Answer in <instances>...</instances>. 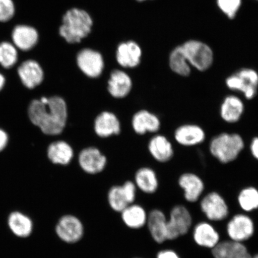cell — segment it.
<instances>
[{
  "instance_id": "obj_1",
  "label": "cell",
  "mask_w": 258,
  "mask_h": 258,
  "mask_svg": "<svg viewBox=\"0 0 258 258\" xmlns=\"http://www.w3.org/2000/svg\"><path fill=\"white\" fill-rule=\"evenodd\" d=\"M32 123L44 134L57 135L62 133L68 117L66 102L59 96L43 97L32 101L28 109Z\"/></svg>"
},
{
  "instance_id": "obj_2",
  "label": "cell",
  "mask_w": 258,
  "mask_h": 258,
  "mask_svg": "<svg viewBox=\"0 0 258 258\" xmlns=\"http://www.w3.org/2000/svg\"><path fill=\"white\" fill-rule=\"evenodd\" d=\"M93 24L92 18L88 12L78 8L71 9L63 16L59 33L67 43H78L88 36Z\"/></svg>"
},
{
  "instance_id": "obj_3",
  "label": "cell",
  "mask_w": 258,
  "mask_h": 258,
  "mask_svg": "<svg viewBox=\"0 0 258 258\" xmlns=\"http://www.w3.org/2000/svg\"><path fill=\"white\" fill-rule=\"evenodd\" d=\"M244 148V141L239 134L227 132L213 138L209 144L210 152L212 156L223 164L237 159Z\"/></svg>"
},
{
  "instance_id": "obj_4",
  "label": "cell",
  "mask_w": 258,
  "mask_h": 258,
  "mask_svg": "<svg viewBox=\"0 0 258 258\" xmlns=\"http://www.w3.org/2000/svg\"><path fill=\"white\" fill-rule=\"evenodd\" d=\"M225 85L232 91L240 92L247 100L253 99L258 90V73L251 69H242L227 77Z\"/></svg>"
},
{
  "instance_id": "obj_5",
  "label": "cell",
  "mask_w": 258,
  "mask_h": 258,
  "mask_svg": "<svg viewBox=\"0 0 258 258\" xmlns=\"http://www.w3.org/2000/svg\"><path fill=\"white\" fill-rule=\"evenodd\" d=\"M187 62L200 72L208 70L214 62V53L208 45L198 40L187 41L181 45Z\"/></svg>"
},
{
  "instance_id": "obj_6",
  "label": "cell",
  "mask_w": 258,
  "mask_h": 258,
  "mask_svg": "<svg viewBox=\"0 0 258 258\" xmlns=\"http://www.w3.org/2000/svg\"><path fill=\"white\" fill-rule=\"evenodd\" d=\"M54 231L57 237L63 243L74 244L83 239L85 228L78 217L73 214H66L58 219Z\"/></svg>"
},
{
  "instance_id": "obj_7",
  "label": "cell",
  "mask_w": 258,
  "mask_h": 258,
  "mask_svg": "<svg viewBox=\"0 0 258 258\" xmlns=\"http://www.w3.org/2000/svg\"><path fill=\"white\" fill-rule=\"evenodd\" d=\"M192 224V215L185 206H174L167 218V240H176L186 235L191 229Z\"/></svg>"
},
{
  "instance_id": "obj_8",
  "label": "cell",
  "mask_w": 258,
  "mask_h": 258,
  "mask_svg": "<svg viewBox=\"0 0 258 258\" xmlns=\"http://www.w3.org/2000/svg\"><path fill=\"white\" fill-rule=\"evenodd\" d=\"M10 40L21 53H29L39 43L40 33L34 25L16 24L10 33Z\"/></svg>"
},
{
  "instance_id": "obj_9",
  "label": "cell",
  "mask_w": 258,
  "mask_h": 258,
  "mask_svg": "<svg viewBox=\"0 0 258 258\" xmlns=\"http://www.w3.org/2000/svg\"><path fill=\"white\" fill-rule=\"evenodd\" d=\"M226 231L230 240L243 243L253 237L255 231V225L249 215L238 214L228 222Z\"/></svg>"
},
{
  "instance_id": "obj_10",
  "label": "cell",
  "mask_w": 258,
  "mask_h": 258,
  "mask_svg": "<svg viewBox=\"0 0 258 258\" xmlns=\"http://www.w3.org/2000/svg\"><path fill=\"white\" fill-rule=\"evenodd\" d=\"M201 209L209 221L219 222L228 217L229 208L220 194L212 191L206 195L201 202Z\"/></svg>"
},
{
  "instance_id": "obj_11",
  "label": "cell",
  "mask_w": 258,
  "mask_h": 258,
  "mask_svg": "<svg viewBox=\"0 0 258 258\" xmlns=\"http://www.w3.org/2000/svg\"><path fill=\"white\" fill-rule=\"evenodd\" d=\"M79 69L86 76L96 78L101 76L104 68L102 54L91 48H84L77 56Z\"/></svg>"
},
{
  "instance_id": "obj_12",
  "label": "cell",
  "mask_w": 258,
  "mask_h": 258,
  "mask_svg": "<svg viewBox=\"0 0 258 258\" xmlns=\"http://www.w3.org/2000/svg\"><path fill=\"white\" fill-rule=\"evenodd\" d=\"M17 73L21 82L28 89L36 88L43 82L44 71L39 62L33 59H25L19 64Z\"/></svg>"
},
{
  "instance_id": "obj_13",
  "label": "cell",
  "mask_w": 258,
  "mask_h": 258,
  "mask_svg": "<svg viewBox=\"0 0 258 258\" xmlns=\"http://www.w3.org/2000/svg\"><path fill=\"white\" fill-rule=\"evenodd\" d=\"M178 184L183 189L185 199L189 203L198 202L205 187L201 177L193 173H185L180 175Z\"/></svg>"
},
{
  "instance_id": "obj_14",
  "label": "cell",
  "mask_w": 258,
  "mask_h": 258,
  "mask_svg": "<svg viewBox=\"0 0 258 258\" xmlns=\"http://www.w3.org/2000/svg\"><path fill=\"white\" fill-rule=\"evenodd\" d=\"M174 138L182 146L193 147L205 141L206 134L203 128L198 125L185 124L176 129Z\"/></svg>"
},
{
  "instance_id": "obj_15",
  "label": "cell",
  "mask_w": 258,
  "mask_h": 258,
  "mask_svg": "<svg viewBox=\"0 0 258 258\" xmlns=\"http://www.w3.org/2000/svg\"><path fill=\"white\" fill-rule=\"evenodd\" d=\"M193 240L199 246L212 249L220 242V235L208 222H201L193 229Z\"/></svg>"
},
{
  "instance_id": "obj_16",
  "label": "cell",
  "mask_w": 258,
  "mask_h": 258,
  "mask_svg": "<svg viewBox=\"0 0 258 258\" xmlns=\"http://www.w3.org/2000/svg\"><path fill=\"white\" fill-rule=\"evenodd\" d=\"M167 218L160 209H155L148 213L147 226L153 240L157 244L167 241Z\"/></svg>"
},
{
  "instance_id": "obj_17",
  "label": "cell",
  "mask_w": 258,
  "mask_h": 258,
  "mask_svg": "<svg viewBox=\"0 0 258 258\" xmlns=\"http://www.w3.org/2000/svg\"><path fill=\"white\" fill-rule=\"evenodd\" d=\"M142 50L134 41L123 42L118 45L116 51V59L120 66L124 68H134L141 62Z\"/></svg>"
},
{
  "instance_id": "obj_18",
  "label": "cell",
  "mask_w": 258,
  "mask_h": 258,
  "mask_svg": "<svg viewBox=\"0 0 258 258\" xmlns=\"http://www.w3.org/2000/svg\"><path fill=\"white\" fill-rule=\"evenodd\" d=\"M79 164L86 173L96 174L102 172L105 168L106 159L98 149L90 147L80 153Z\"/></svg>"
},
{
  "instance_id": "obj_19",
  "label": "cell",
  "mask_w": 258,
  "mask_h": 258,
  "mask_svg": "<svg viewBox=\"0 0 258 258\" xmlns=\"http://www.w3.org/2000/svg\"><path fill=\"white\" fill-rule=\"evenodd\" d=\"M244 112V102L239 97L234 95H228L222 102L221 117L227 123L233 124L239 121Z\"/></svg>"
},
{
  "instance_id": "obj_20",
  "label": "cell",
  "mask_w": 258,
  "mask_h": 258,
  "mask_svg": "<svg viewBox=\"0 0 258 258\" xmlns=\"http://www.w3.org/2000/svg\"><path fill=\"white\" fill-rule=\"evenodd\" d=\"M120 214L123 224L131 230H140L147 225L148 214L143 206L132 203Z\"/></svg>"
},
{
  "instance_id": "obj_21",
  "label": "cell",
  "mask_w": 258,
  "mask_h": 258,
  "mask_svg": "<svg viewBox=\"0 0 258 258\" xmlns=\"http://www.w3.org/2000/svg\"><path fill=\"white\" fill-rule=\"evenodd\" d=\"M132 82L131 77L122 71L114 70L108 81V90L115 98H122L131 92Z\"/></svg>"
},
{
  "instance_id": "obj_22",
  "label": "cell",
  "mask_w": 258,
  "mask_h": 258,
  "mask_svg": "<svg viewBox=\"0 0 258 258\" xmlns=\"http://www.w3.org/2000/svg\"><path fill=\"white\" fill-rule=\"evenodd\" d=\"M95 131L99 137L106 138L120 132V124L115 115L110 112H103L96 117Z\"/></svg>"
},
{
  "instance_id": "obj_23",
  "label": "cell",
  "mask_w": 258,
  "mask_h": 258,
  "mask_svg": "<svg viewBox=\"0 0 258 258\" xmlns=\"http://www.w3.org/2000/svg\"><path fill=\"white\" fill-rule=\"evenodd\" d=\"M160 121L157 115L146 110L135 114L132 119V125L138 134L144 135L147 132H156L160 127Z\"/></svg>"
},
{
  "instance_id": "obj_24",
  "label": "cell",
  "mask_w": 258,
  "mask_h": 258,
  "mask_svg": "<svg viewBox=\"0 0 258 258\" xmlns=\"http://www.w3.org/2000/svg\"><path fill=\"white\" fill-rule=\"evenodd\" d=\"M148 149L154 159L161 163L172 159L174 154L172 143L163 135H156L151 139Z\"/></svg>"
},
{
  "instance_id": "obj_25",
  "label": "cell",
  "mask_w": 258,
  "mask_h": 258,
  "mask_svg": "<svg viewBox=\"0 0 258 258\" xmlns=\"http://www.w3.org/2000/svg\"><path fill=\"white\" fill-rule=\"evenodd\" d=\"M211 250L214 258H238L249 253L244 243L231 240L219 242Z\"/></svg>"
},
{
  "instance_id": "obj_26",
  "label": "cell",
  "mask_w": 258,
  "mask_h": 258,
  "mask_svg": "<svg viewBox=\"0 0 258 258\" xmlns=\"http://www.w3.org/2000/svg\"><path fill=\"white\" fill-rule=\"evenodd\" d=\"M8 222L12 233L19 237H28L33 231L34 225L31 219L20 212L11 213Z\"/></svg>"
},
{
  "instance_id": "obj_27",
  "label": "cell",
  "mask_w": 258,
  "mask_h": 258,
  "mask_svg": "<svg viewBox=\"0 0 258 258\" xmlns=\"http://www.w3.org/2000/svg\"><path fill=\"white\" fill-rule=\"evenodd\" d=\"M47 155L51 162L67 165L72 160L74 152L69 144L64 141H57L49 145Z\"/></svg>"
},
{
  "instance_id": "obj_28",
  "label": "cell",
  "mask_w": 258,
  "mask_h": 258,
  "mask_svg": "<svg viewBox=\"0 0 258 258\" xmlns=\"http://www.w3.org/2000/svg\"><path fill=\"white\" fill-rule=\"evenodd\" d=\"M135 185L145 193L150 195L156 192L159 188L156 173L148 167L140 169L135 175Z\"/></svg>"
},
{
  "instance_id": "obj_29",
  "label": "cell",
  "mask_w": 258,
  "mask_h": 258,
  "mask_svg": "<svg viewBox=\"0 0 258 258\" xmlns=\"http://www.w3.org/2000/svg\"><path fill=\"white\" fill-rule=\"evenodd\" d=\"M17 48L9 40L0 41V66L11 69L18 62L20 53Z\"/></svg>"
},
{
  "instance_id": "obj_30",
  "label": "cell",
  "mask_w": 258,
  "mask_h": 258,
  "mask_svg": "<svg viewBox=\"0 0 258 258\" xmlns=\"http://www.w3.org/2000/svg\"><path fill=\"white\" fill-rule=\"evenodd\" d=\"M169 66L170 69L177 75L188 77L191 74V66L187 62L181 45L174 48L170 53Z\"/></svg>"
},
{
  "instance_id": "obj_31",
  "label": "cell",
  "mask_w": 258,
  "mask_h": 258,
  "mask_svg": "<svg viewBox=\"0 0 258 258\" xmlns=\"http://www.w3.org/2000/svg\"><path fill=\"white\" fill-rule=\"evenodd\" d=\"M107 200L109 207L119 214L130 205L122 185L112 186L108 192Z\"/></svg>"
},
{
  "instance_id": "obj_32",
  "label": "cell",
  "mask_w": 258,
  "mask_h": 258,
  "mask_svg": "<svg viewBox=\"0 0 258 258\" xmlns=\"http://www.w3.org/2000/svg\"><path fill=\"white\" fill-rule=\"evenodd\" d=\"M240 208L246 212L258 209V189L254 186H247L241 189L237 197Z\"/></svg>"
},
{
  "instance_id": "obj_33",
  "label": "cell",
  "mask_w": 258,
  "mask_h": 258,
  "mask_svg": "<svg viewBox=\"0 0 258 258\" xmlns=\"http://www.w3.org/2000/svg\"><path fill=\"white\" fill-rule=\"evenodd\" d=\"M17 14L15 0H0V24H8Z\"/></svg>"
},
{
  "instance_id": "obj_34",
  "label": "cell",
  "mask_w": 258,
  "mask_h": 258,
  "mask_svg": "<svg viewBox=\"0 0 258 258\" xmlns=\"http://www.w3.org/2000/svg\"><path fill=\"white\" fill-rule=\"evenodd\" d=\"M219 9L229 19H233L241 7V0H217Z\"/></svg>"
},
{
  "instance_id": "obj_35",
  "label": "cell",
  "mask_w": 258,
  "mask_h": 258,
  "mask_svg": "<svg viewBox=\"0 0 258 258\" xmlns=\"http://www.w3.org/2000/svg\"><path fill=\"white\" fill-rule=\"evenodd\" d=\"M156 258H180L179 254L172 249H163L158 251Z\"/></svg>"
},
{
  "instance_id": "obj_36",
  "label": "cell",
  "mask_w": 258,
  "mask_h": 258,
  "mask_svg": "<svg viewBox=\"0 0 258 258\" xmlns=\"http://www.w3.org/2000/svg\"><path fill=\"white\" fill-rule=\"evenodd\" d=\"M250 150L251 155L254 159L258 160V137H254L251 140L250 145Z\"/></svg>"
},
{
  "instance_id": "obj_37",
  "label": "cell",
  "mask_w": 258,
  "mask_h": 258,
  "mask_svg": "<svg viewBox=\"0 0 258 258\" xmlns=\"http://www.w3.org/2000/svg\"><path fill=\"white\" fill-rule=\"evenodd\" d=\"M8 142V135L5 131L0 129V151L5 148Z\"/></svg>"
},
{
  "instance_id": "obj_38",
  "label": "cell",
  "mask_w": 258,
  "mask_h": 258,
  "mask_svg": "<svg viewBox=\"0 0 258 258\" xmlns=\"http://www.w3.org/2000/svg\"><path fill=\"white\" fill-rule=\"evenodd\" d=\"M6 83V79L2 73H0V90H1L3 87H4Z\"/></svg>"
},
{
  "instance_id": "obj_39",
  "label": "cell",
  "mask_w": 258,
  "mask_h": 258,
  "mask_svg": "<svg viewBox=\"0 0 258 258\" xmlns=\"http://www.w3.org/2000/svg\"><path fill=\"white\" fill-rule=\"evenodd\" d=\"M252 256L251 255V254L250 253H248L246 254H245V255L240 257V258H251Z\"/></svg>"
},
{
  "instance_id": "obj_40",
  "label": "cell",
  "mask_w": 258,
  "mask_h": 258,
  "mask_svg": "<svg viewBox=\"0 0 258 258\" xmlns=\"http://www.w3.org/2000/svg\"><path fill=\"white\" fill-rule=\"evenodd\" d=\"M137 1H138L139 2H143L144 1H146V0H137Z\"/></svg>"
},
{
  "instance_id": "obj_41",
  "label": "cell",
  "mask_w": 258,
  "mask_h": 258,
  "mask_svg": "<svg viewBox=\"0 0 258 258\" xmlns=\"http://www.w3.org/2000/svg\"><path fill=\"white\" fill-rule=\"evenodd\" d=\"M135 258H143V257H135Z\"/></svg>"
},
{
  "instance_id": "obj_42",
  "label": "cell",
  "mask_w": 258,
  "mask_h": 258,
  "mask_svg": "<svg viewBox=\"0 0 258 258\" xmlns=\"http://www.w3.org/2000/svg\"><path fill=\"white\" fill-rule=\"evenodd\" d=\"M257 1H258V0H257Z\"/></svg>"
}]
</instances>
